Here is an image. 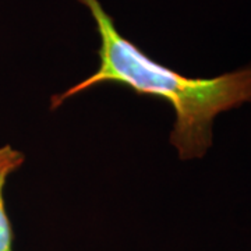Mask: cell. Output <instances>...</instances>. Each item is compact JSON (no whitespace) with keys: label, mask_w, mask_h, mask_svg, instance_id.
Listing matches in <instances>:
<instances>
[{"label":"cell","mask_w":251,"mask_h":251,"mask_svg":"<svg viewBox=\"0 0 251 251\" xmlns=\"http://www.w3.org/2000/svg\"><path fill=\"white\" fill-rule=\"evenodd\" d=\"M88 10L99 36L98 69L50 98L56 110L102 84H119L137 95L168 102L175 112L169 143L180 161L201 159L214 144L221 113L251 103V64L216 77H187L153 60L116 27L100 0H77Z\"/></svg>","instance_id":"6da1fadb"},{"label":"cell","mask_w":251,"mask_h":251,"mask_svg":"<svg viewBox=\"0 0 251 251\" xmlns=\"http://www.w3.org/2000/svg\"><path fill=\"white\" fill-rule=\"evenodd\" d=\"M25 153L10 144L0 145V251H14V232L7 215L4 188L7 180L23 168Z\"/></svg>","instance_id":"7a4b0ae2"}]
</instances>
